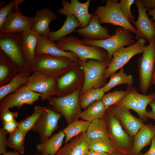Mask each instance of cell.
Masks as SVG:
<instances>
[{"mask_svg": "<svg viewBox=\"0 0 155 155\" xmlns=\"http://www.w3.org/2000/svg\"><path fill=\"white\" fill-rule=\"evenodd\" d=\"M0 49L9 58L18 72H32L30 62L23 49L22 33L0 34Z\"/></svg>", "mask_w": 155, "mask_h": 155, "instance_id": "6da1fadb", "label": "cell"}, {"mask_svg": "<svg viewBox=\"0 0 155 155\" xmlns=\"http://www.w3.org/2000/svg\"><path fill=\"white\" fill-rule=\"evenodd\" d=\"M57 47L61 50L75 54L80 61L86 62L89 59L103 62L108 60V52L103 49L83 44L82 39L73 36L65 37L57 42Z\"/></svg>", "mask_w": 155, "mask_h": 155, "instance_id": "7a4b0ae2", "label": "cell"}, {"mask_svg": "<svg viewBox=\"0 0 155 155\" xmlns=\"http://www.w3.org/2000/svg\"><path fill=\"white\" fill-rule=\"evenodd\" d=\"M75 63L67 57L40 54L36 55L34 59L30 62V64L32 72L39 71L56 79Z\"/></svg>", "mask_w": 155, "mask_h": 155, "instance_id": "3957f363", "label": "cell"}, {"mask_svg": "<svg viewBox=\"0 0 155 155\" xmlns=\"http://www.w3.org/2000/svg\"><path fill=\"white\" fill-rule=\"evenodd\" d=\"M111 60L100 62L97 60L89 59L86 62L80 60L77 63L82 69L84 80L81 88L80 96L91 88H101L108 82L105 78L106 70Z\"/></svg>", "mask_w": 155, "mask_h": 155, "instance_id": "277c9868", "label": "cell"}, {"mask_svg": "<svg viewBox=\"0 0 155 155\" xmlns=\"http://www.w3.org/2000/svg\"><path fill=\"white\" fill-rule=\"evenodd\" d=\"M81 88L68 95L52 96L47 100L53 110L64 117L67 125L80 118L82 108L79 98Z\"/></svg>", "mask_w": 155, "mask_h": 155, "instance_id": "5b68a950", "label": "cell"}, {"mask_svg": "<svg viewBox=\"0 0 155 155\" xmlns=\"http://www.w3.org/2000/svg\"><path fill=\"white\" fill-rule=\"evenodd\" d=\"M131 31L119 26L116 29L114 35L106 39L92 40L84 38L82 39L83 44L90 46L102 48L108 53V59L111 60L114 52L119 48L124 46H130L135 43Z\"/></svg>", "mask_w": 155, "mask_h": 155, "instance_id": "8992f818", "label": "cell"}, {"mask_svg": "<svg viewBox=\"0 0 155 155\" xmlns=\"http://www.w3.org/2000/svg\"><path fill=\"white\" fill-rule=\"evenodd\" d=\"M137 66L140 89L146 95L151 85V80L155 69V38L146 46L142 55L138 59Z\"/></svg>", "mask_w": 155, "mask_h": 155, "instance_id": "52a82bcc", "label": "cell"}, {"mask_svg": "<svg viewBox=\"0 0 155 155\" xmlns=\"http://www.w3.org/2000/svg\"><path fill=\"white\" fill-rule=\"evenodd\" d=\"M56 79V96L58 97L71 94L83 84L84 77L80 66L75 62L69 69Z\"/></svg>", "mask_w": 155, "mask_h": 155, "instance_id": "ba28073f", "label": "cell"}, {"mask_svg": "<svg viewBox=\"0 0 155 155\" xmlns=\"http://www.w3.org/2000/svg\"><path fill=\"white\" fill-rule=\"evenodd\" d=\"M105 117L108 125L109 137L118 150L125 155H129L133 137L124 130L119 120L107 109Z\"/></svg>", "mask_w": 155, "mask_h": 155, "instance_id": "9c48e42d", "label": "cell"}, {"mask_svg": "<svg viewBox=\"0 0 155 155\" xmlns=\"http://www.w3.org/2000/svg\"><path fill=\"white\" fill-rule=\"evenodd\" d=\"M125 91L126 94L119 105L133 110L144 123L147 122L146 108L151 102L155 100V92L146 95L140 94L132 85H128Z\"/></svg>", "mask_w": 155, "mask_h": 155, "instance_id": "30bf717a", "label": "cell"}, {"mask_svg": "<svg viewBox=\"0 0 155 155\" xmlns=\"http://www.w3.org/2000/svg\"><path fill=\"white\" fill-rule=\"evenodd\" d=\"M118 0H107L105 6L97 8L95 11L100 24H110L123 27L135 34L136 30L122 13Z\"/></svg>", "mask_w": 155, "mask_h": 155, "instance_id": "8fae6325", "label": "cell"}, {"mask_svg": "<svg viewBox=\"0 0 155 155\" xmlns=\"http://www.w3.org/2000/svg\"><path fill=\"white\" fill-rule=\"evenodd\" d=\"M145 42L144 39L140 38L132 45L127 47H121L115 51L113 54L111 62L106 70L105 78L107 80L111 74L123 68L134 56L142 53L146 46Z\"/></svg>", "mask_w": 155, "mask_h": 155, "instance_id": "7c38bea8", "label": "cell"}, {"mask_svg": "<svg viewBox=\"0 0 155 155\" xmlns=\"http://www.w3.org/2000/svg\"><path fill=\"white\" fill-rule=\"evenodd\" d=\"M42 95L41 94L31 90L25 84L16 92L0 100V115L7 109L15 107L20 108L25 104H33Z\"/></svg>", "mask_w": 155, "mask_h": 155, "instance_id": "4fadbf2b", "label": "cell"}, {"mask_svg": "<svg viewBox=\"0 0 155 155\" xmlns=\"http://www.w3.org/2000/svg\"><path fill=\"white\" fill-rule=\"evenodd\" d=\"M25 84L31 90L41 94V100L44 101L56 95V79L38 71H33Z\"/></svg>", "mask_w": 155, "mask_h": 155, "instance_id": "5bb4252c", "label": "cell"}, {"mask_svg": "<svg viewBox=\"0 0 155 155\" xmlns=\"http://www.w3.org/2000/svg\"><path fill=\"white\" fill-rule=\"evenodd\" d=\"M62 115L53 110L44 107V110L32 129L39 134L40 143L49 139L58 127V122Z\"/></svg>", "mask_w": 155, "mask_h": 155, "instance_id": "9a60e30c", "label": "cell"}, {"mask_svg": "<svg viewBox=\"0 0 155 155\" xmlns=\"http://www.w3.org/2000/svg\"><path fill=\"white\" fill-rule=\"evenodd\" d=\"M34 24V18L24 15L19 7L16 11L11 10L0 29V34L22 33L32 29Z\"/></svg>", "mask_w": 155, "mask_h": 155, "instance_id": "2e32d148", "label": "cell"}, {"mask_svg": "<svg viewBox=\"0 0 155 155\" xmlns=\"http://www.w3.org/2000/svg\"><path fill=\"white\" fill-rule=\"evenodd\" d=\"M134 3L138 12L137 20L133 22L136 28L135 38L136 40L143 38L149 43L155 38L154 22L149 18L142 0H135Z\"/></svg>", "mask_w": 155, "mask_h": 155, "instance_id": "e0dca14e", "label": "cell"}, {"mask_svg": "<svg viewBox=\"0 0 155 155\" xmlns=\"http://www.w3.org/2000/svg\"><path fill=\"white\" fill-rule=\"evenodd\" d=\"M109 108L124 130L132 137L145 124L139 118L133 115L130 109L122 105H115Z\"/></svg>", "mask_w": 155, "mask_h": 155, "instance_id": "ac0fdd59", "label": "cell"}, {"mask_svg": "<svg viewBox=\"0 0 155 155\" xmlns=\"http://www.w3.org/2000/svg\"><path fill=\"white\" fill-rule=\"evenodd\" d=\"M90 0H87L82 3L78 0H71L69 2L67 0H62L61 3L63 7L57 10L60 14L66 15L70 13L76 17L80 23L81 28H84L88 24L92 14H90L88 8Z\"/></svg>", "mask_w": 155, "mask_h": 155, "instance_id": "d6986e66", "label": "cell"}, {"mask_svg": "<svg viewBox=\"0 0 155 155\" xmlns=\"http://www.w3.org/2000/svg\"><path fill=\"white\" fill-rule=\"evenodd\" d=\"M75 31L84 38L92 40L106 39L113 35L109 34V29L101 25L99 17L95 12L92 13L87 27L78 28Z\"/></svg>", "mask_w": 155, "mask_h": 155, "instance_id": "ffe728a7", "label": "cell"}, {"mask_svg": "<svg viewBox=\"0 0 155 155\" xmlns=\"http://www.w3.org/2000/svg\"><path fill=\"white\" fill-rule=\"evenodd\" d=\"M90 140L86 132L78 135L65 144L55 155H87Z\"/></svg>", "mask_w": 155, "mask_h": 155, "instance_id": "44dd1931", "label": "cell"}, {"mask_svg": "<svg viewBox=\"0 0 155 155\" xmlns=\"http://www.w3.org/2000/svg\"><path fill=\"white\" fill-rule=\"evenodd\" d=\"M40 54L67 57L76 63L80 60L79 57L74 53L61 50L57 47L56 43L49 40L48 36L43 35H40L35 51V55Z\"/></svg>", "mask_w": 155, "mask_h": 155, "instance_id": "7402d4cb", "label": "cell"}, {"mask_svg": "<svg viewBox=\"0 0 155 155\" xmlns=\"http://www.w3.org/2000/svg\"><path fill=\"white\" fill-rule=\"evenodd\" d=\"M155 136V125L144 124L133 137L129 155H138L143 148L149 145Z\"/></svg>", "mask_w": 155, "mask_h": 155, "instance_id": "603a6c76", "label": "cell"}, {"mask_svg": "<svg viewBox=\"0 0 155 155\" xmlns=\"http://www.w3.org/2000/svg\"><path fill=\"white\" fill-rule=\"evenodd\" d=\"M34 24L32 29L39 35L48 36L51 31L50 22L57 19V15L48 8H44L37 10L33 17Z\"/></svg>", "mask_w": 155, "mask_h": 155, "instance_id": "cb8c5ba5", "label": "cell"}, {"mask_svg": "<svg viewBox=\"0 0 155 155\" xmlns=\"http://www.w3.org/2000/svg\"><path fill=\"white\" fill-rule=\"evenodd\" d=\"M65 135L62 130H60L48 140L37 144L38 152L44 155H55L62 145Z\"/></svg>", "mask_w": 155, "mask_h": 155, "instance_id": "d4e9b609", "label": "cell"}, {"mask_svg": "<svg viewBox=\"0 0 155 155\" xmlns=\"http://www.w3.org/2000/svg\"><path fill=\"white\" fill-rule=\"evenodd\" d=\"M66 16V20L60 28L56 31L50 32L48 37L51 41L57 42L67 35L75 31V29L77 28H81L80 23L74 16L69 13Z\"/></svg>", "mask_w": 155, "mask_h": 155, "instance_id": "484cf974", "label": "cell"}, {"mask_svg": "<svg viewBox=\"0 0 155 155\" xmlns=\"http://www.w3.org/2000/svg\"><path fill=\"white\" fill-rule=\"evenodd\" d=\"M18 72L9 58L0 50V86L8 83Z\"/></svg>", "mask_w": 155, "mask_h": 155, "instance_id": "4316f807", "label": "cell"}, {"mask_svg": "<svg viewBox=\"0 0 155 155\" xmlns=\"http://www.w3.org/2000/svg\"><path fill=\"white\" fill-rule=\"evenodd\" d=\"M22 34L23 49L27 57L30 62L35 57V49L40 35L32 29Z\"/></svg>", "mask_w": 155, "mask_h": 155, "instance_id": "83f0119b", "label": "cell"}, {"mask_svg": "<svg viewBox=\"0 0 155 155\" xmlns=\"http://www.w3.org/2000/svg\"><path fill=\"white\" fill-rule=\"evenodd\" d=\"M86 133L90 140L99 139L108 135V127L105 117L91 121Z\"/></svg>", "mask_w": 155, "mask_h": 155, "instance_id": "f1b7e54d", "label": "cell"}, {"mask_svg": "<svg viewBox=\"0 0 155 155\" xmlns=\"http://www.w3.org/2000/svg\"><path fill=\"white\" fill-rule=\"evenodd\" d=\"M31 72H18L15 77L7 84L0 87V100L7 95L17 91L25 84Z\"/></svg>", "mask_w": 155, "mask_h": 155, "instance_id": "f546056e", "label": "cell"}, {"mask_svg": "<svg viewBox=\"0 0 155 155\" xmlns=\"http://www.w3.org/2000/svg\"><path fill=\"white\" fill-rule=\"evenodd\" d=\"M107 110L101 100L96 101L82 112L80 118L81 119L91 122L96 119L104 117Z\"/></svg>", "mask_w": 155, "mask_h": 155, "instance_id": "4dcf8cb0", "label": "cell"}, {"mask_svg": "<svg viewBox=\"0 0 155 155\" xmlns=\"http://www.w3.org/2000/svg\"><path fill=\"white\" fill-rule=\"evenodd\" d=\"M91 122L77 119L62 130L65 135L64 143L66 144L74 137L86 132Z\"/></svg>", "mask_w": 155, "mask_h": 155, "instance_id": "1f68e13d", "label": "cell"}, {"mask_svg": "<svg viewBox=\"0 0 155 155\" xmlns=\"http://www.w3.org/2000/svg\"><path fill=\"white\" fill-rule=\"evenodd\" d=\"M110 80L108 82L101 88L105 93L110 91L112 88L121 84H127L132 85L133 78L131 74L127 75L124 72L123 68L120 69L118 73H115L109 77Z\"/></svg>", "mask_w": 155, "mask_h": 155, "instance_id": "d6a6232c", "label": "cell"}, {"mask_svg": "<svg viewBox=\"0 0 155 155\" xmlns=\"http://www.w3.org/2000/svg\"><path fill=\"white\" fill-rule=\"evenodd\" d=\"M89 149V150L104 153L109 155L112 154L118 150L108 135L99 139L91 140Z\"/></svg>", "mask_w": 155, "mask_h": 155, "instance_id": "836d02e7", "label": "cell"}, {"mask_svg": "<svg viewBox=\"0 0 155 155\" xmlns=\"http://www.w3.org/2000/svg\"><path fill=\"white\" fill-rule=\"evenodd\" d=\"M104 94L101 88H92L87 90L79 96V102L82 108L85 110L93 102L101 100Z\"/></svg>", "mask_w": 155, "mask_h": 155, "instance_id": "e575fe53", "label": "cell"}, {"mask_svg": "<svg viewBox=\"0 0 155 155\" xmlns=\"http://www.w3.org/2000/svg\"><path fill=\"white\" fill-rule=\"evenodd\" d=\"M26 134L18 129L13 133L9 135L6 140V147L12 148L20 154H23L25 151L24 145Z\"/></svg>", "mask_w": 155, "mask_h": 155, "instance_id": "d590c367", "label": "cell"}, {"mask_svg": "<svg viewBox=\"0 0 155 155\" xmlns=\"http://www.w3.org/2000/svg\"><path fill=\"white\" fill-rule=\"evenodd\" d=\"M44 107L40 105L34 107L32 114L19 122L18 129L27 133L32 128L40 115L43 112Z\"/></svg>", "mask_w": 155, "mask_h": 155, "instance_id": "8d00e7d4", "label": "cell"}, {"mask_svg": "<svg viewBox=\"0 0 155 155\" xmlns=\"http://www.w3.org/2000/svg\"><path fill=\"white\" fill-rule=\"evenodd\" d=\"M126 93L125 90H115L105 94L101 101L107 109L112 106L119 104L125 96Z\"/></svg>", "mask_w": 155, "mask_h": 155, "instance_id": "74e56055", "label": "cell"}, {"mask_svg": "<svg viewBox=\"0 0 155 155\" xmlns=\"http://www.w3.org/2000/svg\"><path fill=\"white\" fill-rule=\"evenodd\" d=\"M134 0H121L119 4L121 11L126 18L130 23L135 21V17L131 13L130 8Z\"/></svg>", "mask_w": 155, "mask_h": 155, "instance_id": "f35d334b", "label": "cell"}, {"mask_svg": "<svg viewBox=\"0 0 155 155\" xmlns=\"http://www.w3.org/2000/svg\"><path fill=\"white\" fill-rule=\"evenodd\" d=\"M14 7V1L10 0L5 6L0 9V29L11 10Z\"/></svg>", "mask_w": 155, "mask_h": 155, "instance_id": "ab89813d", "label": "cell"}, {"mask_svg": "<svg viewBox=\"0 0 155 155\" xmlns=\"http://www.w3.org/2000/svg\"><path fill=\"white\" fill-rule=\"evenodd\" d=\"M18 115V112H12L7 109L0 115V119L2 122L11 121L15 120Z\"/></svg>", "mask_w": 155, "mask_h": 155, "instance_id": "60d3db41", "label": "cell"}, {"mask_svg": "<svg viewBox=\"0 0 155 155\" xmlns=\"http://www.w3.org/2000/svg\"><path fill=\"white\" fill-rule=\"evenodd\" d=\"M3 128L7 132L11 134L14 133L18 129L19 125V122L16 120L7 122H2Z\"/></svg>", "mask_w": 155, "mask_h": 155, "instance_id": "b9f144b4", "label": "cell"}, {"mask_svg": "<svg viewBox=\"0 0 155 155\" xmlns=\"http://www.w3.org/2000/svg\"><path fill=\"white\" fill-rule=\"evenodd\" d=\"M8 133L3 128H0V154H3L7 150L6 147V135Z\"/></svg>", "mask_w": 155, "mask_h": 155, "instance_id": "7bdbcfd3", "label": "cell"}, {"mask_svg": "<svg viewBox=\"0 0 155 155\" xmlns=\"http://www.w3.org/2000/svg\"><path fill=\"white\" fill-rule=\"evenodd\" d=\"M149 105L151 110L147 111L146 116L148 118H150L155 120V100L151 102Z\"/></svg>", "mask_w": 155, "mask_h": 155, "instance_id": "ee69618b", "label": "cell"}, {"mask_svg": "<svg viewBox=\"0 0 155 155\" xmlns=\"http://www.w3.org/2000/svg\"><path fill=\"white\" fill-rule=\"evenodd\" d=\"M142 2L146 11L155 8V0H143Z\"/></svg>", "mask_w": 155, "mask_h": 155, "instance_id": "f6af8a7d", "label": "cell"}, {"mask_svg": "<svg viewBox=\"0 0 155 155\" xmlns=\"http://www.w3.org/2000/svg\"><path fill=\"white\" fill-rule=\"evenodd\" d=\"M138 155H155V136L152 139L149 150L145 153H140Z\"/></svg>", "mask_w": 155, "mask_h": 155, "instance_id": "bcb514c9", "label": "cell"}, {"mask_svg": "<svg viewBox=\"0 0 155 155\" xmlns=\"http://www.w3.org/2000/svg\"><path fill=\"white\" fill-rule=\"evenodd\" d=\"M25 0H15L14 1V7L13 9L14 11H16L19 7V5L21 4Z\"/></svg>", "mask_w": 155, "mask_h": 155, "instance_id": "7dc6e473", "label": "cell"}, {"mask_svg": "<svg viewBox=\"0 0 155 155\" xmlns=\"http://www.w3.org/2000/svg\"><path fill=\"white\" fill-rule=\"evenodd\" d=\"M87 155H111L107 154L93 150H89Z\"/></svg>", "mask_w": 155, "mask_h": 155, "instance_id": "c3c4849f", "label": "cell"}, {"mask_svg": "<svg viewBox=\"0 0 155 155\" xmlns=\"http://www.w3.org/2000/svg\"><path fill=\"white\" fill-rule=\"evenodd\" d=\"M148 14L149 16H152L153 19L154 20V25L155 27V8L150 9L148 11Z\"/></svg>", "mask_w": 155, "mask_h": 155, "instance_id": "681fc988", "label": "cell"}, {"mask_svg": "<svg viewBox=\"0 0 155 155\" xmlns=\"http://www.w3.org/2000/svg\"><path fill=\"white\" fill-rule=\"evenodd\" d=\"M3 155H21L20 153L16 151H9L6 152L3 154Z\"/></svg>", "mask_w": 155, "mask_h": 155, "instance_id": "f907efd6", "label": "cell"}, {"mask_svg": "<svg viewBox=\"0 0 155 155\" xmlns=\"http://www.w3.org/2000/svg\"><path fill=\"white\" fill-rule=\"evenodd\" d=\"M152 84L155 85V69L154 71L151 80Z\"/></svg>", "mask_w": 155, "mask_h": 155, "instance_id": "816d5d0a", "label": "cell"}, {"mask_svg": "<svg viewBox=\"0 0 155 155\" xmlns=\"http://www.w3.org/2000/svg\"><path fill=\"white\" fill-rule=\"evenodd\" d=\"M111 155H125L124 153L118 150Z\"/></svg>", "mask_w": 155, "mask_h": 155, "instance_id": "f5cc1de1", "label": "cell"}, {"mask_svg": "<svg viewBox=\"0 0 155 155\" xmlns=\"http://www.w3.org/2000/svg\"><path fill=\"white\" fill-rule=\"evenodd\" d=\"M5 3L4 2H0V7H2V6L4 5Z\"/></svg>", "mask_w": 155, "mask_h": 155, "instance_id": "db71d44e", "label": "cell"}, {"mask_svg": "<svg viewBox=\"0 0 155 155\" xmlns=\"http://www.w3.org/2000/svg\"><path fill=\"white\" fill-rule=\"evenodd\" d=\"M33 155H42L41 154H33Z\"/></svg>", "mask_w": 155, "mask_h": 155, "instance_id": "11a10c76", "label": "cell"}, {"mask_svg": "<svg viewBox=\"0 0 155 155\" xmlns=\"http://www.w3.org/2000/svg\"></svg>", "mask_w": 155, "mask_h": 155, "instance_id": "9f6ffc18", "label": "cell"}]
</instances>
